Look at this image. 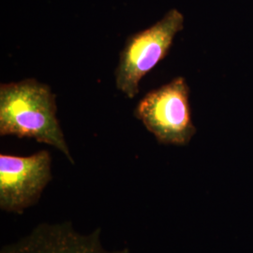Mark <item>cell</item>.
<instances>
[{
  "instance_id": "1",
  "label": "cell",
  "mask_w": 253,
  "mask_h": 253,
  "mask_svg": "<svg viewBox=\"0 0 253 253\" xmlns=\"http://www.w3.org/2000/svg\"><path fill=\"white\" fill-rule=\"evenodd\" d=\"M55 95L34 78L0 84V135L52 145L74 163L56 117Z\"/></svg>"
},
{
  "instance_id": "2",
  "label": "cell",
  "mask_w": 253,
  "mask_h": 253,
  "mask_svg": "<svg viewBox=\"0 0 253 253\" xmlns=\"http://www.w3.org/2000/svg\"><path fill=\"white\" fill-rule=\"evenodd\" d=\"M183 28V14L172 9L151 27L127 37L116 70L118 90L128 99L135 98L141 80L167 55Z\"/></svg>"
},
{
  "instance_id": "3",
  "label": "cell",
  "mask_w": 253,
  "mask_h": 253,
  "mask_svg": "<svg viewBox=\"0 0 253 253\" xmlns=\"http://www.w3.org/2000/svg\"><path fill=\"white\" fill-rule=\"evenodd\" d=\"M189 97L186 79L176 77L146 93L136 105L134 116L160 144L187 145L196 133Z\"/></svg>"
},
{
  "instance_id": "4",
  "label": "cell",
  "mask_w": 253,
  "mask_h": 253,
  "mask_svg": "<svg viewBox=\"0 0 253 253\" xmlns=\"http://www.w3.org/2000/svg\"><path fill=\"white\" fill-rule=\"evenodd\" d=\"M52 158L47 150L27 157L0 155V208L22 214L36 205L52 179Z\"/></svg>"
},
{
  "instance_id": "5",
  "label": "cell",
  "mask_w": 253,
  "mask_h": 253,
  "mask_svg": "<svg viewBox=\"0 0 253 253\" xmlns=\"http://www.w3.org/2000/svg\"><path fill=\"white\" fill-rule=\"evenodd\" d=\"M0 253H129L108 252L100 241V230L79 234L71 222L42 223L26 237L2 248Z\"/></svg>"
}]
</instances>
